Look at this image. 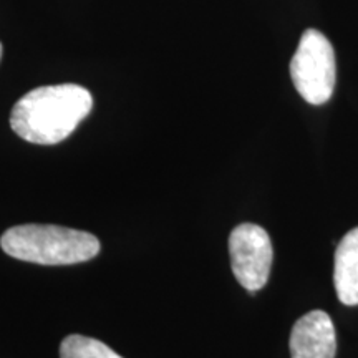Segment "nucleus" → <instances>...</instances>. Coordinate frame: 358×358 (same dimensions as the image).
<instances>
[{
    "instance_id": "7",
    "label": "nucleus",
    "mask_w": 358,
    "mask_h": 358,
    "mask_svg": "<svg viewBox=\"0 0 358 358\" xmlns=\"http://www.w3.org/2000/svg\"><path fill=\"white\" fill-rule=\"evenodd\" d=\"M60 358H123L96 338L69 335L60 345Z\"/></svg>"
},
{
    "instance_id": "4",
    "label": "nucleus",
    "mask_w": 358,
    "mask_h": 358,
    "mask_svg": "<svg viewBox=\"0 0 358 358\" xmlns=\"http://www.w3.org/2000/svg\"><path fill=\"white\" fill-rule=\"evenodd\" d=\"M231 266L237 282L249 292H257L267 284L274 250L271 237L257 224H241L229 236Z\"/></svg>"
},
{
    "instance_id": "8",
    "label": "nucleus",
    "mask_w": 358,
    "mask_h": 358,
    "mask_svg": "<svg viewBox=\"0 0 358 358\" xmlns=\"http://www.w3.org/2000/svg\"><path fill=\"white\" fill-rule=\"evenodd\" d=\"M0 57H2V45H0Z\"/></svg>"
},
{
    "instance_id": "6",
    "label": "nucleus",
    "mask_w": 358,
    "mask_h": 358,
    "mask_svg": "<svg viewBox=\"0 0 358 358\" xmlns=\"http://www.w3.org/2000/svg\"><path fill=\"white\" fill-rule=\"evenodd\" d=\"M334 282L343 306H358V227L340 241L335 252Z\"/></svg>"
},
{
    "instance_id": "1",
    "label": "nucleus",
    "mask_w": 358,
    "mask_h": 358,
    "mask_svg": "<svg viewBox=\"0 0 358 358\" xmlns=\"http://www.w3.org/2000/svg\"><path fill=\"white\" fill-rule=\"evenodd\" d=\"M92 93L75 83L40 87L22 96L10 113V127L34 145L66 140L90 115Z\"/></svg>"
},
{
    "instance_id": "2",
    "label": "nucleus",
    "mask_w": 358,
    "mask_h": 358,
    "mask_svg": "<svg viewBox=\"0 0 358 358\" xmlns=\"http://www.w3.org/2000/svg\"><path fill=\"white\" fill-rule=\"evenodd\" d=\"M0 245L7 256L42 266L87 262L100 252V241L90 232L50 224L10 227L0 237Z\"/></svg>"
},
{
    "instance_id": "5",
    "label": "nucleus",
    "mask_w": 358,
    "mask_h": 358,
    "mask_svg": "<svg viewBox=\"0 0 358 358\" xmlns=\"http://www.w3.org/2000/svg\"><path fill=\"white\" fill-rule=\"evenodd\" d=\"M292 358H335L337 338L329 313L312 310L295 322L290 334Z\"/></svg>"
},
{
    "instance_id": "3",
    "label": "nucleus",
    "mask_w": 358,
    "mask_h": 358,
    "mask_svg": "<svg viewBox=\"0 0 358 358\" xmlns=\"http://www.w3.org/2000/svg\"><path fill=\"white\" fill-rule=\"evenodd\" d=\"M335 53L330 40L319 30L303 32L290 62V77L303 100L324 105L332 98L335 87Z\"/></svg>"
}]
</instances>
